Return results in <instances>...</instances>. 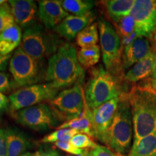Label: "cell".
I'll use <instances>...</instances> for the list:
<instances>
[{"mask_svg": "<svg viewBox=\"0 0 156 156\" xmlns=\"http://www.w3.org/2000/svg\"><path fill=\"white\" fill-rule=\"evenodd\" d=\"M85 77L75 46L68 43L60 45L48 60L45 80L54 88L59 90L82 85Z\"/></svg>", "mask_w": 156, "mask_h": 156, "instance_id": "obj_1", "label": "cell"}, {"mask_svg": "<svg viewBox=\"0 0 156 156\" xmlns=\"http://www.w3.org/2000/svg\"><path fill=\"white\" fill-rule=\"evenodd\" d=\"M134 126V141L156 132V90L151 85H135L126 93Z\"/></svg>", "mask_w": 156, "mask_h": 156, "instance_id": "obj_2", "label": "cell"}, {"mask_svg": "<svg viewBox=\"0 0 156 156\" xmlns=\"http://www.w3.org/2000/svg\"><path fill=\"white\" fill-rule=\"evenodd\" d=\"M134 141V126L126 93L120 95L118 108L105 134L102 143L113 151L125 156L129 153Z\"/></svg>", "mask_w": 156, "mask_h": 156, "instance_id": "obj_3", "label": "cell"}, {"mask_svg": "<svg viewBox=\"0 0 156 156\" xmlns=\"http://www.w3.org/2000/svg\"><path fill=\"white\" fill-rule=\"evenodd\" d=\"M84 93L87 106L93 110L120 96L122 92L119 78L101 65L91 71Z\"/></svg>", "mask_w": 156, "mask_h": 156, "instance_id": "obj_4", "label": "cell"}, {"mask_svg": "<svg viewBox=\"0 0 156 156\" xmlns=\"http://www.w3.org/2000/svg\"><path fill=\"white\" fill-rule=\"evenodd\" d=\"M103 62L108 72L119 78L123 69V48L119 35L109 21L99 19L98 22Z\"/></svg>", "mask_w": 156, "mask_h": 156, "instance_id": "obj_5", "label": "cell"}, {"mask_svg": "<svg viewBox=\"0 0 156 156\" xmlns=\"http://www.w3.org/2000/svg\"><path fill=\"white\" fill-rule=\"evenodd\" d=\"M59 46L56 36L47 32L41 25L34 24L25 29L20 47L35 60L40 61L54 54Z\"/></svg>", "mask_w": 156, "mask_h": 156, "instance_id": "obj_6", "label": "cell"}, {"mask_svg": "<svg viewBox=\"0 0 156 156\" xmlns=\"http://www.w3.org/2000/svg\"><path fill=\"white\" fill-rule=\"evenodd\" d=\"M58 90L50 84H35L15 91L9 96V110L14 113L36 106L44 101H51L57 95Z\"/></svg>", "mask_w": 156, "mask_h": 156, "instance_id": "obj_7", "label": "cell"}, {"mask_svg": "<svg viewBox=\"0 0 156 156\" xmlns=\"http://www.w3.org/2000/svg\"><path fill=\"white\" fill-rule=\"evenodd\" d=\"M13 117L23 126L36 131L57 128L61 121L50 105L43 103L21 109L14 113Z\"/></svg>", "mask_w": 156, "mask_h": 156, "instance_id": "obj_8", "label": "cell"}, {"mask_svg": "<svg viewBox=\"0 0 156 156\" xmlns=\"http://www.w3.org/2000/svg\"><path fill=\"white\" fill-rule=\"evenodd\" d=\"M85 103V93L82 85H76L64 90L49 101L50 106L60 120H66V122L80 116Z\"/></svg>", "mask_w": 156, "mask_h": 156, "instance_id": "obj_9", "label": "cell"}, {"mask_svg": "<svg viewBox=\"0 0 156 156\" xmlns=\"http://www.w3.org/2000/svg\"><path fill=\"white\" fill-rule=\"evenodd\" d=\"M9 70L16 87L30 86L38 81V61L29 56L21 47L17 48L11 56Z\"/></svg>", "mask_w": 156, "mask_h": 156, "instance_id": "obj_10", "label": "cell"}, {"mask_svg": "<svg viewBox=\"0 0 156 156\" xmlns=\"http://www.w3.org/2000/svg\"><path fill=\"white\" fill-rule=\"evenodd\" d=\"M130 15L135 22L138 36L152 39L156 30V1L135 0Z\"/></svg>", "mask_w": 156, "mask_h": 156, "instance_id": "obj_11", "label": "cell"}, {"mask_svg": "<svg viewBox=\"0 0 156 156\" xmlns=\"http://www.w3.org/2000/svg\"><path fill=\"white\" fill-rule=\"evenodd\" d=\"M120 96L115 98L108 102L92 110V122L94 130L95 138L102 142L105 134L118 108Z\"/></svg>", "mask_w": 156, "mask_h": 156, "instance_id": "obj_12", "label": "cell"}, {"mask_svg": "<svg viewBox=\"0 0 156 156\" xmlns=\"http://www.w3.org/2000/svg\"><path fill=\"white\" fill-rule=\"evenodd\" d=\"M39 19L47 29H55L69 13L64 10L61 1L43 0L38 3Z\"/></svg>", "mask_w": 156, "mask_h": 156, "instance_id": "obj_13", "label": "cell"}, {"mask_svg": "<svg viewBox=\"0 0 156 156\" xmlns=\"http://www.w3.org/2000/svg\"><path fill=\"white\" fill-rule=\"evenodd\" d=\"M15 23L22 28H28L35 23L38 7L32 0H10L8 1Z\"/></svg>", "mask_w": 156, "mask_h": 156, "instance_id": "obj_14", "label": "cell"}, {"mask_svg": "<svg viewBox=\"0 0 156 156\" xmlns=\"http://www.w3.org/2000/svg\"><path fill=\"white\" fill-rule=\"evenodd\" d=\"M151 39L138 36L131 45L123 49V69H129L134 64L141 61L153 51Z\"/></svg>", "mask_w": 156, "mask_h": 156, "instance_id": "obj_15", "label": "cell"}, {"mask_svg": "<svg viewBox=\"0 0 156 156\" xmlns=\"http://www.w3.org/2000/svg\"><path fill=\"white\" fill-rule=\"evenodd\" d=\"M94 20L95 16L92 12L83 16L69 15L54 30L60 36L67 41H72L84 28L91 25Z\"/></svg>", "mask_w": 156, "mask_h": 156, "instance_id": "obj_16", "label": "cell"}, {"mask_svg": "<svg viewBox=\"0 0 156 156\" xmlns=\"http://www.w3.org/2000/svg\"><path fill=\"white\" fill-rule=\"evenodd\" d=\"M155 65L156 51L153 50L147 56L130 68L124 75V79L132 83L144 80L151 75L152 76Z\"/></svg>", "mask_w": 156, "mask_h": 156, "instance_id": "obj_17", "label": "cell"}, {"mask_svg": "<svg viewBox=\"0 0 156 156\" xmlns=\"http://www.w3.org/2000/svg\"><path fill=\"white\" fill-rule=\"evenodd\" d=\"M7 138V156H20L26 153L31 147V142L26 134L16 127L5 129Z\"/></svg>", "mask_w": 156, "mask_h": 156, "instance_id": "obj_18", "label": "cell"}, {"mask_svg": "<svg viewBox=\"0 0 156 156\" xmlns=\"http://www.w3.org/2000/svg\"><path fill=\"white\" fill-rule=\"evenodd\" d=\"M73 129L79 133L87 134L90 137L95 138L92 122V110L87 106L86 101L83 112L80 116L73 119L67 121L58 126L56 129Z\"/></svg>", "mask_w": 156, "mask_h": 156, "instance_id": "obj_19", "label": "cell"}, {"mask_svg": "<svg viewBox=\"0 0 156 156\" xmlns=\"http://www.w3.org/2000/svg\"><path fill=\"white\" fill-rule=\"evenodd\" d=\"M22 31L18 25H12L0 34V54L9 55L22 41Z\"/></svg>", "mask_w": 156, "mask_h": 156, "instance_id": "obj_20", "label": "cell"}, {"mask_svg": "<svg viewBox=\"0 0 156 156\" xmlns=\"http://www.w3.org/2000/svg\"><path fill=\"white\" fill-rule=\"evenodd\" d=\"M134 0H109L104 2L107 12L115 23L130 15Z\"/></svg>", "mask_w": 156, "mask_h": 156, "instance_id": "obj_21", "label": "cell"}, {"mask_svg": "<svg viewBox=\"0 0 156 156\" xmlns=\"http://www.w3.org/2000/svg\"><path fill=\"white\" fill-rule=\"evenodd\" d=\"M128 156H156V132L133 142Z\"/></svg>", "mask_w": 156, "mask_h": 156, "instance_id": "obj_22", "label": "cell"}, {"mask_svg": "<svg viewBox=\"0 0 156 156\" xmlns=\"http://www.w3.org/2000/svg\"><path fill=\"white\" fill-rule=\"evenodd\" d=\"M101 58V48L98 45L81 48L77 51V59L82 67L89 68L95 65Z\"/></svg>", "mask_w": 156, "mask_h": 156, "instance_id": "obj_23", "label": "cell"}, {"mask_svg": "<svg viewBox=\"0 0 156 156\" xmlns=\"http://www.w3.org/2000/svg\"><path fill=\"white\" fill-rule=\"evenodd\" d=\"M61 3L67 12L77 16L88 14L94 7V2L90 0H64Z\"/></svg>", "mask_w": 156, "mask_h": 156, "instance_id": "obj_24", "label": "cell"}, {"mask_svg": "<svg viewBox=\"0 0 156 156\" xmlns=\"http://www.w3.org/2000/svg\"><path fill=\"white\" fill-rule=\"evenodd\" d=\"M98 28V23H94L80 31L75 38L77 46L83 48L97 45L99 38Z\"/></svg>", "mask_w": 156, "mask_h": 156, "instance_id": "obj_25", "label": "cell"}, {"mask_svg": "<svg viewBox=\"0 0 156 156\" xmlns=\"http://www.w3.org/2000/svg\"><path fill=\"white\" fill-rule=\"evenodd\" d=\"M79 133L73 129H60L47 134L41 140L43 143H55L61 141H70L75 134Z\"/></svg>", "mask_w": 156, "mask_h": 156, "instance_id": "obj_26", "label": "cell"}, {"mask_svg": "<svg viewBox=\"0 0 156 156\" xmlns=\"http://www.w3.org/2000/svg\"><path fill=\"white\" fill-rule=\"evenodd\" d=\"M15 24L8 1L0 7V34L2 31Z\"/></svg>", "mask_w": 156, "mask_h": 156, "instance_id": "obj_27", "label": "cell"}, {"mask_svg": "<svg viewBox=\"0 0 156 156\" xmlns=\"http://www.w3.org/2000/svg\"><path fill=\"white\" fill-rule=\"evenodd\" d=\"M135 29V22L131 15L123 17L116 23V30L121 38L126 36L134 32Z\"/></svg>", "mask_w": 156, "mask_h": 156, "instance_id": "obj_28", "label": "cell"}, {"mask_svg": "<svg viewBox=\"0 0 156 156\" xmlns=\"http://www.w3.org/2000/svg\"><path fill=\"white\" fill-rule=\"evenodd\" d=\"M70 142L75 147L81 150H88L89 148L93 150L98 145L93 141L92 137L83 133L75 134L70 140Z\"/></svg>", "mask_w": 156, "mask_h": 156, "instance_id": "obj_29", "label": "cell"}, {"mask_svg": "<svg viewBox=\"0 0 156 156\" xmlns=\"http://www.w3.org/2000/svg\"><path fill=\"white\" fill-rule=\"evenodd\" d=\"M14 80L11 79L9 74L5 72H0V91L4 94H7L15 88Z\"/></svg>", "mask_w": 156, "mask_h": 156, "instance_id": "obj_30", "label": "cell"}, {"mask_svg": "<svg viewBox=\"0 0 156 156\" xmlns=\"http://www.w3.org/2000/svg\"><path fill=\"white\" fill-rule=\"evenodd\" d=\"M54 145L58 149L62 150L66 153H68L69 154H72L73 155H79V154L82 153L84 150L79 149V148L75 147V146L72 145L70 141H61L57 142L54 143Z\"/></svg>", "mask_w": 156, "mask_h": 156, "instance_id": "obj_31", "label": "cell"}, {"mask_svg": "<svg viewBox=\"0 0 156 156\" xmlns=\"http://www.w3.org/2000/svg\"><path fill=\"white\" fill-rule=\"evenodd\" d=\"M89 156H124L113 151L106 146L98 145L95 149L90 152Z\"/></svg>", "mask_w": 156, "mask_h": 156, "instance_id": "obj_32", "label": "cell"}, {"mask_svg": "<svg viewBox=\"0 0 156 156\" xmlns=\"http://www.w3.org/2000/svg\"><path fill=\"white\" fill-rule=\"evenodd\" d=\"M34 156H63L55 148L42 147L34 153Z\"/></svg>", "mask_w": 156, "mask_h": 156, "instance_id": "obj_33", "label": "cell"}, {"mask_svg": "<svg viewBox=\"0 0 156 156\" xmlns=\"http://www.w3.org/2000/svg\"><path fill=\"white\" fill-rule=\"evenodd\" d=\"M0 156H7V138L5 129L0 128Z\"/></svg>", "mask_w": 156, "mask_h": 156, "instance_id": "obj_34", "label": "cell"}, {"mask_svg": "<svg viewBox=\"0 0 156 156\" xmlns=\"http://www.w3.org/2000/svg\"><path fill=\"white\" fill-rule=\"evenodd\" d=\"M137 37H138L137 34H136L135 31H134V32H132L131 34L121 38V39H122V45L123 49H124V48L127 47V46H129V45H131L132 43L136 40V38H137Z\"/></svg>", "mask_w": 156, "mask_h": 156, "instance_id": "obj_35", "label": "cell"}, {"mask_svg": "<svg viewBox=\"0 0 156 156\" xmlns=\"http://www.w3.org/2000/svg\"><path fill=\"white\" fill-rule=\"evenodd\" d=\"M9 107V99L0 91V114L7 110Z\"/></svg>", "mask_w": 156, "mask_h": 156, "instance_id": "obj_36", "label": "cell"}, {"mask_svg": "<svg viewBox=\"0 0 156 156\" xmlns=\"http://www.w3.org/2000/svg\"><path fill=\"white\" fill-rule=\"evenodd\" d=\"M11 58V54L2 55L0 54V72H4L7 69L9 64V59Z\"/></svg>", "mask_w": 156, "mask_h": 156, "instance_id": "obj_37", "label": "cell"}, {"mask_svg": "<svg viewBox=\"0 0 156 156\" xmlns=\"http://www.w3.org/2000/svg\"><path fill=\"white\" fill-rule=\"evenodd\" d=\"M151 82V85L152 87H153V89L156 90V65H155V69H154L153 75H152Z\"/></svg>", "mask_w": 156, "mask_h": 156, "instance_id": "obj_38", "label": "cell"}, {"mask_svg": "<svg viewBox=\"0 0 156 156\" xmlns=\"http://www.w3.org/2000/svg\"><path fill=\"white\" fill-rule=\"evenodd\" d=\"M90 155V151L88 150H84L83 152L79 155H71V156H89Z\"/></svg>", "mask_w": 156, "mask_h": 156, "instance_id": "obj_39", "label": "cell"}, {"mask_svg": "<svg viewBox=\"0 0 156 156\" xmlns=\"http://www.w3.org/2000/svg\"><path fill=\"white\" fill-rule=\"evenodd\" d=\"M20 156H34V153H30V152H26V153H23Z\"/></svg>", "mask_w": 156, "mask_h": 156, "instance_id": "obj_40", "label": "cell"}, {"mask_svg": "<svg viewBox=\"0 0 156 156\" xmlns=\"http://www.w3.org/2000/svg\"><path fill=\"white\" fill-rule=\"evenodd\" d=\"M7 1H5V0H0V7H1L2 5H3L4 4L7 2Z\"/></svg>", "mask_w": 156, "mask_h": 156, "instance_id": "obj_41", "label": "cell"}, {"mask_svg": "<svg viewBox=\"0 0 156 156\" xmlns=\"http://www.w3.org/2000/svg\"><path fill=\"white\" fill-rule=\"evenodd\" d=\"M153 39H154V42H155V47H156V30H155V34H154V36H153Z\"/></svg>", "mask_w": 156, "mask_h": 156, "instance_id": "obj_42", "label": "cell"}, {"mask_svg": "<svg viewBox=\"0 0 156 156\" xmlns=\"http://www.w3.org/2000/svg\"></svg>", "mask_w": 156, "mask_h": 156, "instance_id": "obj_43", "label": "cell"}]
</instances>
